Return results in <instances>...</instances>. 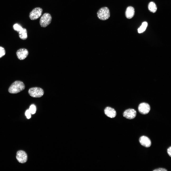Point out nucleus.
Returning a JSON list of instances; mask_svg holds the SVG:
<instances>
[{"label":"nucleus","instance_id":"obj_1","mask_svg":"<svg viewBox=\"0 0 171 171\" xmlns=\"http://www.w3.org/2000/svg\"><path fill=\"white\" fill-rule=\"evenodd\" d=\"M25 88V85L23 82L17 81L11 84L9 88L8 91L11 94H16L24 90Z\"/></svg>","mask_w":171,"mask_h":171},{"label":"nucleus","instance_id":"obj_2","mask_svg":"<svg viewBox=\"0 0 171 171\" xmlns=\"http://www.w3.org/2000/svg\"><path fill=\"white\" fill-rule=\"evenodd\" d=\"M97 14L98 17L100 19L103 20H106L108 19L110 16V11L108 8L103 7L98 10Z\"/></svg>","mask_w":171,"mask_h":171},{"label":"nucleus","instance_id":"obj_3","mask_svg":"<svg viewBox=\"0 0 171 171\" xmlns=\"http://www.w3.org/2000/svg\"><path fill=\"white\" fill-rule=\"evenodd\" d=\"M29 95L34 98H40L44 94V91L42 88L35 87L31 88L28 91Z\"/></svg>","mask_w":171,"mask_h":171},{"label":"nucleus","instance_id":"obj_4","mask_svg":"<svg viewBox=\"0 0 171 171\" xmlns=\"http://www.w3.org/2000/svg\"><path fill=\"white\" fill-rule=\"evenodd\" d=\"M52 19V16L49 14L44 13L40 19L39 23L41 26L44 28L46 27L50 24Z\"/></svg>","mask_w":171,"mask_h":171},{"label":"nucleus","instance_id":"obj_5","mask_svg":"<svg viewBox=\"0 0 171 171\" xmlns=\"http://www.w3.org/2000/svg\"><path fill=\"white\" fill-rule=\"evenodd\" d=\"M43 10L41 8H35L30 12L29 17L31 20H34L37 19L41 15Z\"/></svg>","mask_w":171,"mask_h":171},{"label":"nucleus","instance_id":"obj_6","mask_svg":"<svg viewBox=\"0 0 171 171\" xmlns=\"http://www.w3.org/2000/svg\"><path fill=\"white\" fill-rule=\"evenodd\" d=\"M16 158L19 162L23 163L27 162L28 159V156L27 153L25 151L20 150L17 152Z\"/></svg>","mask_w":171,"mask_h":171},{"label":"nucleus","instance_id":"obj_7","mask_svg":"<svg viewBox=\"0 0 171 171\" xmlns=\"http://www.w3.org/2000/svg\"><path fill=\"white\" fill-rule=\"evenodd\" d=\"M139 112L143 114H147L150 109V105L146 103H142L139 105L138 107Z\"/></svg>","mask_w":171,"mask_h":171},{"label":"nucleus","instance_id":"obj_8","mask_svg":"<svg viewBox=\"0 0 171 171\" xmlns=\"http://www.w3.org/2000/svg\"><path fill=\"white\" fill-rule=\"evenodd\" d=\"M137 112L133 109H129L125 110L123 113V116L127 119H132L136 116Z\"/></svg>","mask_w":171,"mask_h":171},{"label":"nucleus","instance_id":"obj_9","mask_svg":"<svg viewBox=\"0 0 171 171\" xmlns=\"http://www.w3.org/2000/svg\"><path fill=\"white\" fill-rule=\"evenodd\" d=\"M16 54L18 59L20 60L25 59L28 54V51L25 48H20L16 52Z\"/></svg>","mask_w":171,"mask_h":171},{"label":"nucleus","instance_id":"obj_10","mask_svg":"<svg viewBox=\"0 0 171 171\" xmlns=\"http://www.w3.org/2000/svg\"><path fill=\"white\" fill-rule=\"evenodd\" d=\"M139 142L142 146L146 147H150L151 144L150 139L148 137L145 136H142L139 138Z\"/></svg>","mask_w":171,"mask_h":171},{"label":"nucleus","instance_id":"obj_11","mask_svg":"<svg viewBox=\"0 0 171 171\" xmlns=\"http://www.w3.org/2000/svg\"><path fill=\"white\" fill-rule=\"evenodd\" d=\"M104 112L106 116L111 118H114L116 114V111L114 109L109 107H107L105 108Z\"/></svg>","mask_w":171,"mask_h":171},{"label":"nucleus","instance_id":"obj_12","mask_svg":"<svg viewBox=\"0 0 171 171\" xmlns=\"http://www.w3.org/2000/svg\"><path fill=\"white\" fill-rule=\"evenodd\" d=\"M135 14V10L133 7L131 6L128 7L125 12V15L127 18L131 19L132 18Z\"/></svg>","mask_w":171,"mask_h":171},{"label":"nucleus","instance_id":"obj_13","mask_svg":"<svg viewBox=\"0 0 171 171\" xmlns=\"http://www.w3.org/2000/svg\"><path fill=\"white\" fill-rule=\"evenodd\" d=\"M18 33L19 37L22 39L25 40L27 38V32L26 29L23 28Z\"/></svg>","mask_w":171,"mask_h":171},{"label":"nucleus","instance_id":"obj_14","mask_svg":"<svg viewBox=\"0 0 171 171\" xmlns=\"http://www.w3.org/2000/svg\"><path fill=\"white\" fill-rule=\"evenodd\" d=\"M149 11L153 13L156 12L157 10V7L156 4L153 2H150L148 5Z\"/></svg>","mask_w":171,"mask_h":171},{"label":"nucleus","instance_id":"obj_15","mask_svg":"<svg viewBox=\"0 0 171 171\" xmlns=\"http://www.w3.org/2000/svg\"><path fill=\"white\" fill-rule=\"evenodd\" d=\"M147 26V23L146 22H143L140 27L138 29V32L139 33H142L144 31L146 30Z\"/></svg>","mask_w":171,"mask_h":171},{"label":"nucleus","instance_id":"obj_16","mask_svg":"<svg viewBox=\"0 0 171 171\" xmlns=\"http://www.w3.org/2000/svg\"><path fill=\"white\" fill-rule=\"evenodd\" d=\"M14 29L19 32L22 28V27L20 24H14L13 26Z\"/></svg>","mask_w":171,"mask_h":171},{"label":"nucleus","instance_id":"obj_17","mask_svg":"<svg viewBox=\"0 0 171 171\" xmlns=\"http://www.w3.org/2000/svg\"><path fill=\"white\" fill-rule=\"evenodd\" d=\"M29 110L31 114H34L35 113L36 110V108L34 104H32L30 106Z\"/></svg>","mask_w":171,"mask_h":171},{"label":"nucleus","instance_id":"obj_18","mask_svg":"<svg viewBox=\"0 0 171 171\" xmlns=\"http://www.w3.org/2000/svg\"><path fill=\"white\" fill-rule=\"evenodd\" d=\"M5 54V51L4 48L0 46V58L4 56Z\"/></svg>","mask_w":171,"mask_h":171},{"label":"nucleus","instance_id":"obj_19","mask_svg":"<svg viewBox=\"0 0 171 171\" xmlns=\"http://www.w3.org/2000/svg\"><path fill=\"white\" fill-rule=\"evenodd\" d=\"M31 113L29 109L27 110L25 112V115L28 119H29L31 117Z\"/></svg>","mask_w":171,"mask_h":171},{"label":"nucleus","instance_id":"obj_20","mask_svg":"<svg viewBox=\"0 0 171 171\" xmlns=\"http://www.w3.org/2000/svg\"><path fill=\"white\" fill-rule=\"evenodd\" d=\"M166 169L163 168H159L153 170V171H167Z\"/></svg>","mask_w":171,"mask_h":171},{"label":"nucleus","instance_id":"obj_21","mask_svg":"<svg viewBox=\"0 0 171 171\" xmlns=\"http://www.w3.org/2000/svg\"><path fill=\"white\" fill-rule=\"evenodd\" d=\"M167 152L170 157H171V147H169L167 149Z\"/></svg>","mask_w":171,"mask_h":171}]
</instances>
